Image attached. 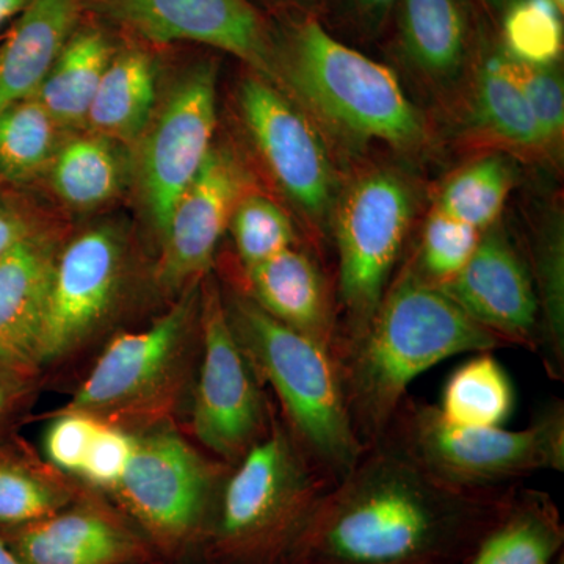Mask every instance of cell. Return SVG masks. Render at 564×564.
<instances>
[{
	"label": "cell",
	"mask_w": 564,
	"mask_h": 564,
	"mask_svg": "<svg viewBox=\"0 0 564 564\" xmlns=\"http://www.w3.org/2000/svg\"><path fill=\"white\" fill-rule=\"evenodd\" d=\"M554 564H563V555H560Z\"/></svg>",
	"instance_id": "ee69618b"
},
{
	"label": "cell",
	"mask_w": 564,
	"mask_h": 564,
	"mask_svg": "<svg viewBox=\"0 0 564 564\" xmlns=\"http://www.w3.org/2000/svg\"><path fill=\"white\" fill-rule=\"evenodd\" d=\"M245 124L282 191L314 220L332 210L336 180L317 131L274 85L250 77L240 87Z\"/></svg>",
	"instance_id": "7c38bea8"
},
{
	"label": "cell",
	"mask_w": 564,
	"mask_h": 564,
	"mask_svg": "<svg viewBox=\"0 0 564 564\" xmlns=\"http://www.w3.org/2000/svg\"><path fill=\"white\" fill-rule=\"evenodd\" d=\"M274 46L282 82L336 128L399 150L425 140L422 115L393 70L333 39L313 18L289 25Z\"/></svg>",
	"instance_id": "5b68a950"
},
{
	"label": "cell",
	"mask_w": 564,
	"mask_h": 564,
	"mask_svg": "<svg viewBox=\"0 0 564 564\" xmlns=\"http://www.w3.org/2000/svg\"><path fill=\"white\" fill-rule=\"evenodd\" d=\"M61 126L33 96L0 110V174L11 182H29L57 154Z\"/></svg>",
	"instance_id": "83f0119b"
},
{
	"label": "cell",
	"mask_w": 564,
	"mask_h": 564,
	"mask_svg": "<svg viewBox=\"0 0 564 564\" xmlns=\"http://www.w3.org/2000/svg\"><path fill=\"white\" fill-rule=\"evenodd\" d=\"M195 300L193 289L150 328L111 340L68 411L93 414L128 408L159 388L180 358Z\"/></svg>",
	"instance_id": "9a60e30c"
},
{
	"label": "cell",
	"mask_w": 564,
	"mask_h": 564,
	"mask_svg": "<svg viewBox=\"0 0 564 564\" xmlns=\"http://www.w3.org/2000/svg\"><path fill=\"white\" fill-rule=\"evenodd\" d=\"M17 375V370L0 364V421L3 415L9 413L11 404L17 399L18 389H20L17 378H14Z\"/></svg>",
	"instance_id": "f35d334b"
},
{
	"label": "cell",
	"mask_w": 564,
	"mask_h": 564,
	"mask_svg": "<svg viewBox=\"0 0 564 564\" xmlns=\"http://www.w3.org/2000/svg\"><path fill=\"white\" fill-rule=\"evenodd\" d=\"M85 0H32L0 44V110L33 98L79 24Z\"/></svg>",
	"instance_id": "d6986e66"
},
{
	"label": "cell",
	"mask_w": 564,
	"mask_h": 564,
	"mask_svg": "<svg viewBox=\"0 0 564 564\" xmlns=\"http://www.w3.org/2000/svg\"><path fill=\"white\" fill-rule=\"evenodd\" d=\"M514 389L491 351L478 352L455 370L445 384L441 415L462 429L500 426L511 415Z\"/></svg>",
	"instance_id": "484cf974"
},
{
	"label": "cell",
	"mask_w": 564,
	"mask_h": 564,
	"mask_svg": "<svg viewBox=\"0 0 564 564\" xmlns=\"http://www.w3.org/2000/svg\"><path fill=\"white\" fill-rule=\"evenodd\" d=\"M203 362L193 402V430L207 448L240 459L267 432L256 372L237 340L214 285L203 307Z\"/></svg>",
	"instance_id": "9c48e42d"
},
{
	"label": "cell",
	"mask_w": 564,
	"mask_h": 564,
	"mask_svg": "<svg viewBox=\"0 0 564 564\" xmlns=\"http://www.w3.org/2000/svg\"><path fill=\"white\" fill-rule=\"evenodd\" d=\"M518 491L448 484L383 436L325 494L284 564H464Z\"/></svg>",
	"instance_id": "6da1fadb"
},
{
	"label": "cell",
	"mask_w": 564,
	"mask_h": 564,
	"mask_svg": "<svg viewBox=\"0 0 564 564\" xmlns=\"http://www.w3.org/2000/svg\"><path fill=\"white\" fill-rule=\"evenodd\" d=\"M507 58L511 73L524 93L530 110L538 122L545 148L556 147L562 140L564 129L562 74L555 65H529V63L514 61L510 55H507Z\"/></svg>",
	"instance_id": "836d02e7"
},
{
	"label": "cell",
	"mask_w": 564,
	"mask_h": 564,
	"mask_svg": "<svg viewBox=\"0 0 564 564\" xmlns=\"http://www.w3.org/2000/svg\"><path fill=\"white\" fill-rule=\"evenodd\" d=\"M229 225L240 261L247 270L289 250L295 243L291 218L265 196H243Z\"/></svg>",
	"instance_id": "4dcf8cb0"
},
{
	"label": "cell",
	"mask_w": 564,
	"mask_h": 564,
	"mask_svg": "<svg viewBox=\"0 0 564 564\" xmlns=\"http://www.w3.org/2000/svg\"><path fill=\"white\" fill-rule=\"evenodd\" d=\"M513 184L510 163L488 155L464 166L437 196L434 209L484 232L496 223Z\"/></svg>",
	"instance_id": "f1b7e54d"
},
{
	"label": "cell",
	"mask_w": 564,
	"mask_h": 564,
	"mask_svg": "<svg viewBox=\"0 0 564 564\" xmlns=\"http://www.w3.org/2000/svg\"><path fill=\"white\" fill-rule=\"evenodd\" d=\"M563 543L562 518L551 497L519 489L507 513L464 564H554Z\"/></svg>",
	"instance_id": "7402d4cb"
},
{
	"label": "cell",
	"mask_w": 564,
	"mask_h": 564,
	"mask_svg": "<svg viewBox=\"0 0 564 564\" xmlns=\"http://www.w3.org/2000/svg\"><path fill=\"white\" fill-rule=\"evenodd\" d=\"M481 2H485L489 9L502 10L505 7H508V3H510L511 0H481Z\"/></svg>",
	"instance_id": "b9f144b4"
},
{
	"label": "cell",
	"mask_w": 564,
	"mask_h": 564,
	"mask_svg": "<svg viewBox=\"0 0 564 564\" xmlns=\"http://www.w3.org/2000/svg\"><path fill=\"white\" fill-rule=\"evenodd\" d=\"M481 234L473 226L433 209L423 228L419 263L414 269L434 285L451 281L474 254Z\"/></svg>",
	"instance_id": "d6a6232c"
},
{
	"label": "cell",
	"mask_w": 564,
	"mask_h": 564,
	"mask_svg": "<svg viewBox=\"0 0 564 564\" xmlns=\"http://www.w3.org/2000/svg\"><path fill=\"white\" fill-rule=\"evenodd\" d=\"M31 234L33 232L28 221L9 206L0 203V258Z\"/></svg>",
	"instance_id": "8d00e7d4"
},
{
	"label": "cell",
	"mask_w": 564,
	"mask_h": 564,
	"mask_svg": "<svg viewBox=\"0 0 564 564\" xmlns=\"http://www.w3.org/2000/svg\"><path fill=\"white\" fill-rule=\"evenodd\" d=\"M68 500L61 486L20 463L0 458V532L50 518Z\"/></svg>",
	"instance_id": "1f68e13d"
},
{
	"label": "cell",
	"mask_w": 564,
	"mask_h": 564,
	"mask_svg": "<svg viewBox=\"0 0 564 564\" xmlns=\"http://www.w3.org/2000/svg\"><path fill=\"white\" fill-rule=\"evenodd\" d=\"M473 122L484 135L519 150H545L543 135L503 51L489 55L475 76Z\"/></svg>",
	"instance_id": "d4e9b609"
},
{
	"label": "cell",
	"mask_w": 564,
	"mask_h": 564,
	"mask_svg": "<svg viewBox=\"0 0 564 564\" xmlns=\"http://www.w3.org/2000/svg\"><path fill=\"white\" fill-rule=\"evenodd\" d=\"M121 265V240L110 228L80 234L58 256L36 364L68 355L90 336L113 303Z\"/></svg>",
	"instance_id": "4fadbf2b"
},
{
	"label": "cell",
	"mask_w": 564,
	"mask_h": 564,
	"mask_svg": "<svg viewBox=\"0 0 564 564\" xmlns=\"http://www.w3.org/2000/svg\"><path fill=\"white\" fill-rule=\"evenodd\" d=\"M356 10L369 25H378L391 13L395 0H352Z\"/></svg>",
	"instance_id": "74e56055"
},
{
	"label": "cell",
	"mask_w": 564,
	"mask_h": 564,
	"mask_svg": "<svg viewBox=\"0 0 564 564\" xmlns=\"http://www.w3.org/2000/svg\"><path fill=\"white\" fill-rule=\"evenodd\" d=\"M0 536L22 564H135L147 562L143 543L109 516L63 510Z\"/></svg>",
	"instance_id": "e0dca14e"
},
{
	"label": "cell",
	"mask_w": 564,
	"mask_h": 564,
	"mask_svg": "<svg viewBox=\"0 0 564 564\" xmlns=\"http://www.w3.org/2000/svg\"><path fill=\"white\" fill-rule=\"evenodd\" d=\"M32 0H0V25L13 20Z\"/></svg>",
	"instance_id": "ab89813d"
},
{
	"label": "cell",
	"mask_w": 564,
	"mask_h": 564,
	"mask_svg": "<svg viewBox=\"0 0 564 564\" xmlns=\"http://www.w3.org/2000/svg\"><path fill=\"white\" fill-rule=\"evenodd\" d=\"M126 510L159 547L177 551L204 532L212 502V474L202 456L176 434L135 440L115 486Z\"/></svg>",
	"instance_id": "ba28073f"
},
{
	"label": "cell",
	"mask_w": 564,
	"mask_h": 564,
	"mask_svg": "<svg viewBox=\"0 0 564 564\" xmlns=\"http://www.w3.org/2000/svg\"><path fill=\"white\" fill-rule=\"evenodd\" d=\"M243 185L242 169L231 152L214 148L162 232L161 278L165 284H185L207 272L243 198Z\"/></svg>",
	"instance_id": "2e32d148"
},
{
	"label": "cell",
	"mask_w": 564,
	"mask_h": 564,
	"mask_svg": "<svg viewBox=\"0 0 564 564\" xmlns=\"http://www.w3.org/2000/svg\"><path fill=\"white\" fill-rule=\"evenodd\" d=\"M155 102V69L147 52H115L87 122L104 139L131 141L147 129Z\"/></svg>",
	"instance_id": "603a6c76"
},
{
	"label": "cell",
	"mask_w": 564,
	"mask_h": 564,
	"mask_svg": "<svg viewBox=\"0 0 564 564\" xmlns=\"http://www.w3.org/2000/svg\"><path fill=\"white\" fill-rule=\"evenodd\" d=\"M437 288L507 345H525L538 351L541 311L536 289L502 229L494 225L486 229L462 272Z\"/></svg>",
	"instance_id": "5bb4252c"
},
{
	"label": "cell",
	"mask_w": 564,
	"mask_h": 564,
	"mask_svg": "<svg viewBox=\"0 0 564 564\" xmlns=\"http://www.w3.org/2000/svg\"><path fill=\"white\" fill-rule=\"evenodd\" d=\"M113 55V44L101 29L82 28L73 33L35 95L61 128L87 122Z\"/></svg>",
	"instance_id": "cb8c5ba5"
},
{
	"label": "cell",
	"mask_w": 564,
	"mask_h": 564,
	"mask_svg": "<svg viewBox=\"0 0 564 564\" xmlns=\"http://www.w3.org/2000/svg\"><path fill=\"white\" fill-rule=\"evenodd\" d=\"M400 43L415 69L434 80L462 73L470 44L463 0H400Z\"/></svg>",
	"instance_id": "44dd1931"
},
{
	"label": "cell",
	"mask_w": 564,
	"mask_h": 564,
	"mask_svg": "<svg viewBox=\"0 0 564 564\" xmlns=\"http://www.w3.org/2000/svg\"><path fill=\"white\" fill-rule=\"evenodd\" d=\"M57 258L31 234L0 258V364L21 372L35 366Z\"/></svg>",
	"instance_id": "ac0fdd59"
},
{
	"label": "cell",
	"mask_w": 564,
	"mask_h": 564,
	"mask_svg": "<svg viewBox=\"0 0 564 564\" xmlns=\"http://www.w3.org/2000/svg\"><path fill=\"white\" fill-rule=\"evenodd\" d=\"M110 21L155 44L192 41L228 52L269 84H282L276 46L248 0H85Z\"/></svg>",
	"instance_id": "30bf717a"
},
{
	"label": "cell",
	"mask_w": 564,
	"mask_h": 564,
	"mask_svg": "<svg viewBox=\"0 0 564 564\" xmlns=\"http://www.w3.org/2000/svg\"><path fill=\"white\" fill-rule=\"evenodd\" d=\"M133 447L135 437L102 423L82 466L80 477L99 488L115 489L128 467Z\"/></svg>",
	"instance_id": "d590c367"
},
{
	"label": "cell",
	"mask_w": 564,
	"mask_h": 564,
	"mask_svg": "<svg viewBox=\"0 0 564 564\" xmlns=\"http://www.w3.org/2000/svg\"><path fill=\"white\" fill-rule=\"evenodd\" d=\"M102 423L84 411H66L54 422L44 440V451L55 466L79 475Z\"/></svg>",
	"instance_id": "e575fe53"
},
{
	"label": "cell",
	"mask_w": 564,
	"mask_h": 564,
	"mask_svg": "<svg viewBox=\"0 0 564 564\" xmlns=\"http://www.w3.org/2000/svg\"><path fill=\"white\" fill-rule=\"evenodd\" d=\"M0 564H22L20 558L10 551L2 536H0Z\"/></svg>",
	"instance_id": "60d3db41"
},
{
	"label": "cell",
	"mask_w": 564,
	"mask_h": 564,
	"mask_svg": "<svg viewBox=\"0 0 564 564\" xmlns=\"http://www.w3.org/2000/svg\"><path fill=\"white\" fill-rule=\"evenodd\" d=\"M414 196L399 174H366L334 214L339 254V306L334 355L361 334L383 300L413 218Z\"/></svg>",
	"instance_id": "52a82bcc"
},
{
	"label": "cell",
	"mask_w": 564,
	"mask_h": 564,
	"mask_svg": "<svg viewBox=\"0 0 564 564\" xmlns=\"http://www.w3.org/2000/svg\"><path fill=\"white\" fill-rule=\"evenodd\" d=\"M228 317L256 375L280 399L293 437L336 484L366 447L352 430L332 348L274 321L252 300L236 299Z\"/></svg>",
	"instance_id": "277c9868"
},
{
	"label": "cell",
	"mask_w": 564,
	"mask_h": 564,
	"mask_svg": "<svg viewBox=\"0 0 564 564\" xmlns=\"http://www.w3.org/2000/svg\"><path fill=\"white\" fill-rule=\"evenodd\" d=\"M217 126V68L193 66L148 133L141 159L144 199L155 228L165 231L182 193L209 158Z\"/></svg>",
	"instance_id": "8fae6325"
},
{
	"label": "cell",
	"mask_w": 564,
	"mask_h": 564,
	"mask_svg": "<svg viewBox=\"0 0 564 564\" xmlns=\"http://www.w3.org/2000/svg\"><path fill=\"white\" fill-rule=\"evenodd\" d=\"M554 2L556 3V7L563 11L564 0H554Z\"/></svg>",
	"instance_id": "7bdbcfd3"
},
{
	"label": "cell",
	"mask_w": 564,
	"mask_h": 564,
	"mask_svg": "<svg viewBox=\"0 0 564 564\" xmlns=\"http://www.w3.org/2000/svg\"><path fill=\"white\" fill-rule=\"evenodd\" d=\"M334 485L291 430L270 423L223 488L207 527L214 564H284Z\"/></svg>",
	"instance_id": "3957f363"
},
{
	"label": "cell",
	"mask_w": 564,
	"mask_h": 564,
	"mask_svg": "<svg viewBox=\"0 0 564 564\" xmlns=\"http://www.w3.org/2000/svg\"><path fill=\"white\" fill-rule=\"evenodd\" d=\"M505 345L414 267L404 269L361 334L334 355L359 443L369 447L384 436L419 375L463 352Z\"/></svg>",
	"instance_id": "7a4b0ae2"
},
{
	"label": "cell",
	"mask_w": 564,
	"mask_h": 564,
	"mask_svg": "<svg viewBox=\"0 0 564 564\" xmlns=\"http://www.w3.org/2000/svg\"><path fill=\"white\" fill-rule=\"evenodd\" d=\"M252 302L274 321L336 347L337 322L317 263L296 248L247 270Z\"/></svg>",
	"instance_id": "ffe728a7"
},
{
	"label": "cell",
	"mask_w": 564,
	"mask_h": 564,
	"mask_svg": "<svg viewBox=\"0 0 564 564\" xmlns=\"http://www.w3.org/2000/svg\"><path fill=\"white\" fill-rule=\"evenodd\" d=\"M384 436L430 473L462 488H505L529 475L564 469L562 403L514 432L502 426L462 429L445 422L437 406L404 400Z\"/></svg>",
	"instance_id": "8992f818"
},
{
	"label": "cell",
	"mask_w": 564,
	"mask_h": 564,
	"mask_svg": "<svg viewBox=\"0 0 564 564\" xmlns=\"http://www.w3.org/2000/svg\"><path fill=\"white\" fill-rule=\"evenodd\" d=\"M562 14L554 0H511L503 20L505 54L529 65H555L563 50Z\"/></svg>",
	"instance_id": "f546056e"
},
{
	"label": "cell",
	"mask_w": 564,
	"mask_h": 564,
	"mask_svg": "<svg viewBox=\"0 0 564 564\" xmlns=\"http://www.w3.org/2000/svg\"><path fill=\"white\" fill-rule=\"evenodd\" d=\"M122 169L110 140L79 137L58 148L52 161V184L63 202L88 209L109 202L120 191Z\"/></svg>",
	"instance_id": "4316f807"
}]
</instances>
